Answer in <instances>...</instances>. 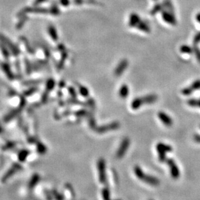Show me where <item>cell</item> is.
Here are the masks:
<instances>
[{
    "instance_id": "3",
    "label": "cell",
    "mask_w": 200,
    "mask_h": 200,
    "mask_svg": "<svg viewBox=\"0 0 200 200\" xmlns=\"http://www.w3.org/2000/svg\"><path fill=\"white\" fill-rule=\"evenodd\" d=\"M156 149L159 153V160L160 162H165L166 160V152H170L173 150L171 146L164 143H159L156 145Z\"/></svg>"
},
{
    "instance_id": "16",
    "label": "cell",
    "mask_w": 200,
    "mask_h": 200,
    "mask_svg": "<svg viewBox=\"0 0 200 200\" xmlns=\"http://www.w3.org/2000/svg\"><path fill=\"white\" fill-rule=\"evenodd\" d=\"M101 194H102L103 198H104V199H110V190H109V188L107 185H106L104 189H103L101 191Z\"/></svg>"
},
{
    "instance_id": "2",
    "label": "cell",
    "mask_w": 200,
    "mask_h": 200,
    "mask_svg": "<svg viewBox=\"0 0 200 200\" xmlns=\"http://www.w3.org/2000/svg\"><path fill=\"white\" fill-rule=\"evenodd\" d=\"M158 96L155 94L148 95L142 97H137L132 101L131 107L133 110H138L144 104H149L157 101Z\"/></svg>"
},
{
    "instance_id": "9",
    "label": "cell",
    "mask_w": 200,
    "mask_h": 200,
    "mask_svg": "<svg viewBox=\"0 0 200 200\" xmlns=\"http://www.w3.org/2000/svg\"><path fill=\"white\" fill-rule=\"evenodd\" d=\"M162 18L166 23L171 25V26H176L177 21L176 17L174 14L170 13V12L164 11L162 13Z\"/></svg>"
},
{
    "instance_id": "5",
    "label": "cell",
    "mask_w": 200,
    "mask_h": 200,
    "mask_svg": "<svg viewBox=\"0 0 200 200\" xmlns=\"http://www.w3.org/2000/svg\"><path fill=\"white\" fill-rule=\"evenodd\" d=\"M165 162H166L167 165L170 167L171 177L174 178V179H177V178H179L180 176V171L174 159L171 158H167Z\"/></svg>"
},
{
    "instance_id": "6",
    "label": "cell",
    "mask_w": 200,
    "mask_h": 200,
    "mask_svg": "<svg viewBox=\"0 0 200 200\" xmlns=\"http://www.w3.org/2000/svg\"><path fill=\"white\" fill-rule=\"evenodd\" d=\"M119 127H120L119 123H118V122H114V123H112L110 124L103 125L101 126H97L94 130L96 132H98L99 133H104L109 132V131L116 130Z\"/></svg>"
},
{
    "instance_id": "19",
    "label": "cell",
    "mask_w": 200,
    "mask_h": 200,
    "mask_svg": "<svg viewBox=\"0 0 200 200\" xmlns=\"http://www.w3.org/2000/svg\"><path fill=\"white\" fill-rule=\"evenodd\" d=\"M193 49H194V52L196 55V57L197 58V60H198V61L200 63V49L196 45L194 47Z\"/></svg>"
},
{
    "instance_id": "14",
    "label": "cell",
    "mask_w": 200,
    "mask_h": 200,
    "mask_svg": "<svg viewBox=\"0 0 200 200\" xmlns=\"http://www.w3.org/2000/svg\"><path fill=\"white\" fill-rule=\"evenodd\" d=\"M138 28L139 30L142 31L143 33H149L150 30H151V29H150V27L148 23H146L144 21H140V22L139 23L138 26L136 27Z\"/></svg>"
},
{
    "instance_id": "7",
    "label": "cell",
    "mask_w": 200,
    "mask_h": 200,
    "mask_svg": "<svg viewBox=\"0 0 200 200\" xmlns=\"http://www.w3.org/2000/svg\"><path fill=\"white\" fill-rule=\"evenodd\" d=\"M130 145V140L127 137L124 138L122 141H121L120 145L119 146L118 151L116 152V157L118 158H121L126 154V152L127 151L128 148Z\"/></svg>"
},
{
    "instance_id": "12",
    "label": "cell",
    "mask_w": 200,
    "mask_h": 200,
    "mask_svg": "<svg viewBox=\"0 0 200 200\" xmlns=\"http://www.w3.org/2000/svg\"><path fill=\"white\" fill-rule=\"evenodd\" d=\"M141 21L140 16L136 13H131L129 17L128 25L131 27H136L139 23Z\"/></svg>"
},
{
    "instance_id": "10",
    "label": "cell",
    "mask_w": 200,
    "mask_h": 200,
    "mask_svg": "<svg viewBox=\"0 0 200 200\" xmlns=\"http://www.w3.org/2000/svg\"><path fill=\"white\" fill-rule=\"evenodd\" d=\"M128 65H129V62H128L127 60L124 59V60H121L120 63L118 64V66L116 67V69L114 70L115 75L117 77H119L121 74H123L125 70H126L127 68Z\"/></svg>"
},
{
    "instance_id": "17",
    "label": "cell",
    "mask_w": 200,
    "mask_h": 200,
    "mask_svg": "<svg viewBox=\"0 0 200 200\" xmlns=\"http://www.w3.org/2000/svg\"><path fill=\"white\" fill-rule=\"evenodd\" d=\"M79 91L80 94L82 95L83 97H88V96H89V91L86 87L80 86L79 87Z\"/></svg>"
},
{
    "instance_id": "23",
    "label": "cell",
    "mask_w": 200,
    "mask_h": 200,
    "mask_svg": "<svg viewBox=\"0 0 200 200\" xmlns=\"http://www.w3.org/2000/svg\"><path fill=\"white\" fill-rule=\"evenodd\" d=\"M194 140L196 143H200V135L195 134V135H194Z\"/></svg>"
},
{
    "instance_id": "24",
    "label": "cell",
    "mask_w": 200,
    "mask_h": 200,
    "mask_svg": "<svg viewBox=\"0 0 200 200\" xmlns=\"http://www.w3.org/2000/svg\"><path fill=\"white\" fill-rule=\"evenodd\" d=\"M196 20L198 21V22L200 23V12H199V13H198V14L196 15Z\"/></svg>"
},
{
    "instance_id": "20",
    "label": "cell",
    "mask_w": 200,
    "mask_h": 200,
    "mask_svg": "<svg viewBox=\"0 0 200 200\" xmlns=\"http://www.w3.org/2000/svg\"><path fill=\"white\" fill-rule=\"evenodd\" d=\"M199 43H200V32L197 33L193 39V43L194 45H198Z\"/></svg>"
},
{
    "instance_id": "18",
    "label": "cell",
    "mask_w": 200,
    "mask_h": 200,
    "mask_svg": "<svg viewBox=\"0 0 200 200\" xmlns=\"http://www.w3.org/2000/svg\"><path fill=\"white\" fill-rule=\"evenodd\" d=\"M89 126H90L92 129H93L94 130L96 129V128L97 127L96 126V121L94 119V118L91 117L89 118Z\"/></svg>"
},
{
    "instance_id": "15",
    "label": "cell",
    "mask_w": 200,
    "mask_h": 200,
    "mask_svg": "<svg viewBox=\"0 0 200 200\" xmlns=\"http://www.w3.org/2000/svg\"><path fill=\"white\" fill-rule=\"evenodd\" d=\"M180 51L182 53H185V54H191L194 52V49L189 45H183L180 48Z\"/></svg>"
},
{
    "instance_id": "1",
    "label": "cell",
    "mask_w": 200,
    "mask_h": 200,
    "mask_svg": "<svg viewBox=\"0 0 200 200\" xmlns=\"http://www.w3.org/2000/svg\"><path fill=\"white\" fill-rule=\"evenodd\" d=\"M134 172H135V176L140 180L149 184L150 185L158 186L159 183H160L159 179H157V177L150 176V175H147L139 166H135L134 167Z\"/></svg>"
},
{
    "instance_id": "11",
    "label": "cell",
    "mask_w": 200,
    "mask_h": 200,
    "mask_svg": "<svg viewBox=\"0 0 200 200\" xmlns=\"http://www.w3.org/2000/svg\"><path fill=\"white\" fill-rule=\"evenodd\" d=\"M158 117L161 122L166 126H171L173 124V121L171 118L163 111H160L158 113Z\"/></svg>"
},
{
    "instance_id": "8",
    "label": "cell",
    "mask_w": 200,
    "mask_h": 200,
    "mask_svg": "<svg viewBox=\"0 0 200 200\" xmlns=\"http://www.w3.org/2000/svg\"><path fill=\"white\" fill-rule=\"evenodd\" d=\"M198 89H200V80L194 81L190 86L183 89L181 90V93L185 96H189L191 95L194 91Z\"/></svg>"
},
{
    "instance_id": "22",
    "label": "cell",
    "mask_w": 200,
    "mask_h": 200,
    "mask_svg": "<svg viewBox=\"0 0 200 200\" xmlns=\"http://www.w3.org/2000/svg\"><path fill=\"white\" fill-rule=\"evenodd\" d=\"M68 91H69L70 94L71 95V96H72L73 98L77 97V93L73 87H70V88H68Z\"/></svg>"
},
{
    "instance_id": "21",
    "label": "cell",
    "mask_w": 200,
    "mask_h": 200,
    "mask_svg": "<svg viewBox=\"0 0 200 200\" xmlns=\"http://www.w3.org/2000/svg\"><path fill=\"white\" fill-rule=\"evenodd\" d=\"M87 113V111L85 110H81L79 111H77L75 114H76V116L77 117H81V116H84V115H85Z\"/></svg>"
},
{
    "instance_id": "4",
    "label": "cell",
    "mask_w": 200,
    "mask_h": 200,
    "mask_svg": "<svg viewBox=\"0 0 200 200\" xmlns=\"http://www.w3.org/2000/svg\"><path fill=\"white\" fill-rule=\"evenodd\" d=\"M105 161L103 158H100L98 161V170L99 182L103 184L107 183V174H106Z\"/></svg>"
},
{
    "instance_id": "13",
    "label": "cell",
    "mask_w": 200,
    "mask_h": 200,
    "mask_svg": "<svg viewBox=\"0 0 200 200\" xmlns=\"http://www.w3.org/2000/svg\"><path fill=\"white\" fill-rule=\"evenodd\" d=\"M129 93V89L127 85L124 84L121 86L119 90V95L121 98L122 99H126Z\"/></svg>"
}]
</instances>
